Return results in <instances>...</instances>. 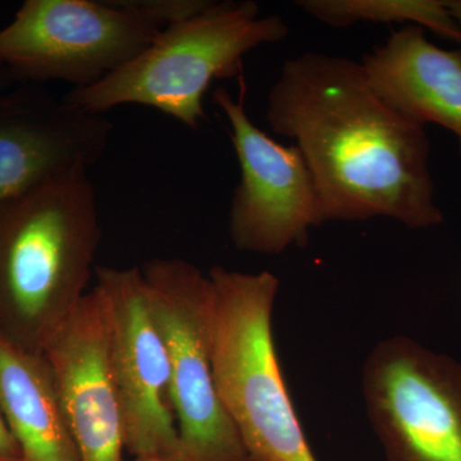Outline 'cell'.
I'll return each instance as SVG.
<instances>
[{"instance_id": "cell-1", "label": "cell", "mask_w": 461, "mask_h": 461, "mask_svg": "<svg viewBox=\"0 0 461 461\" xmlns=\"http://www.w3.org/2000/svg\"><path fill=\"white\" fill-rule=\"evenodd\" d=\"M266 118L296 141L326 221L387 217L411 229L444 221L424 126L378 95L362 63L323 53L287 59Z\"/></svg>"}, {"instance_id": "cell-12", "label": "cell", "mask_w": 461, "mask_h": 461, "mask_svg": "<svg viewBox=\"0 0 461 461\" xmlns=\"http://www.w3.org/2000/svg\"><path fill=\"white\" fill-rule=\"evenodd\" d=\"M373 89L414 122L454 133L461 153V50H441L408 25L363 58Z\"/></svg>"}, {"instance_id": "cell-16", "label": "cell", "mask_w": 461, "mask_h": 461, "mask_svg": "<svg viewBox=\"0 0 461 461\" xmlns=\"http://www.w3.org/2000/svg\"><path fill=\"white\" fill-rule=\"evenodd\" d=\"M446 5L461 26V0H446Z\"/></svg>"}, {"instance_id": "cell-17", "label": "cell", "mask_w": 461, "mask_h": 461, "mask_svg": "<svg viewBox=\"0 0 461 461\" xmlns=\"http://www.w3.org/2000/svg\"><path fill=\"white\" fill-rule=\"evenodd\" d=\"M14 83L9 76L7 69L5 67L0 66V91L11 89Z\"/></svg>"}, {"instance_id": "cell-9", "label": "cell", "mask_w": 461, "mask_h": 461, "mask_svg": "<svg viewBox=\"0 0 461 461\" xmlns=\"http://www.w3.org/2000/svg\"><path fill=\"white\" fill-rule=\"evenodd\" d=\"M239 99L214 90L213 102L230 126L241 178L233 191L230 233L240 250L281 254L304 245L312 227L326 221L311 169L296 145L285 147L253 123L245 108V84Z\"/></svg>"}, {"instance_id": "cell-13", "label": "cell", "mask_w": 461, "mask_h": 461, "mask_svg": "<svg viewBox=\"0 0 461 461\" xmlns=\"http://www.w3.org/2000/svg\"><path fill=\"white\" fill-rule=\"evenodd\" d=\"M0 411L25 461H80L44 355L0 333Z\"/></svg>"}, {"instance_id": "cell-8", "label": "cell", "mask_w": 461, "mask_h": 461, "mask_svg": "<svg viewBox=\"0 0 461 461\" xmlns=\"http://www.w3.org/2000/svg\"><path fill=\"white\" fill-rule=\"evenodd\" d=\"M107 362L133 459L182 461L169 400V360L149 309L140 268L96 267Z\"/></svg>"}, {"instance_id": "cell-14", "label": "cell", "mask_w": 461, "mask_h": 461, "mask_svg": "<svg viewBox=\"0 0 461 461\" xmlns=\"http://www.w3.org/2000/svg\"><path fill=\"white\" fill-rule=\"evenodd\" d=\"M296 5L332 27L351 26L359 21L427 27L461 50V26L446 0H299Z\"/></svg>"}, {"instance_id": "cell-19", "label": "cell", "mask_w": 461, "mask_h": 461, "mask_svg": "<svg viewBox=\"0 0 461 461\" xmlns=\"http://www.w3.org/2000/svg\"><path fill=\"white\" fill-rule=\"evenodd\" d=\"M131 461H165V460H157V459H150V460L132 459Z\"/></svg>"}, {"instance_id": "cell-5", "label": "cell", "mask_w": 461, "mask_h": 461, "mask_svg": "<svg viewBox=\"0 0 461 461\" xmlns=\"http://www.w3.org/2000/svg\"><path fill=\"white\" fill-rule=\"evenodd\" d=\"M140 271L168 354L182 461H251L215 387L211 280L181 259L150 260Z\"/></svg>"}, {"instance_id": "cell-10", "label": "cell", "mask_w": 461, "mask_h": 461, "mask_svg": "<svg viewBox=\"0 0 461 461\" xmlns=\"http://www.w3.org/2000/svg\"><path fill=\"white\" fill-rule=\"evenodd\" d=\"M112 132L104 114L78 111L41 85L0 91V213L57 176L89 169Z\"/></svg>"}, {"instance_id": "cell-7", "label": "cell", "mask_w": 461, "mask_h": 461, "mask_svg": "<svg viewBox=\"0 0 461 461\" xmlns=\"http://www.w3.org/2000/svg\"><path fill=\"white\" fill-rule=\"evenodd\" d=\"M363 396L388 461H461V363L414 339L379 342Z\"/></svg>"}, {"instance_id": "cell-18", "label": "cell", "mask_w": 461, "mask_h": 461, "mask_svg": "<svg viewBox=\"0 0 461 461\" xmlns=\"http://www.w3.org/2000/svg\"><path fill=\"white\" fill-rule=\"evenodd\" d=\"M0 461H25L23 457H12V459H0Z\"/></svg>"}, {"instance_id": "cell-11", "label": "cell", "mask_w": 461, "mask_h": 461, "mask_svg": "<svg viewBox=\"0 0 461 461\" xmlns=\"http://www.w3.org/2000/svg\"><path fill=\"white\" fill-rule=\"evenodd\" d=\"M80 461H124L122 412L107 362L104 317L94 291L42 351Z\"/></svg>"}, {"instance_id": "cell-4", "label": "cell", "mask_w": 461, "mask_h": 461, "mask_svg": "<svg viewBox=\"0 0 461 461\" xmlns=\"http://www.w3.org/2000/svg\"><path fill=\"white\" fill-rule=\"evenodd\" d=\"M212 366L218 395L251 461H317L282 375L272 333L280 282L213 267Z\"/></svg>"}, {"instance_id": "cell-3", "label": "cell", "mask_w": 461, "mask_h": 461, "mask_svg": "<svg viewBox=\"0 0 461 461\" xmlns=\"http://www.w3.org/2000/svg\"><path fill=\"white\" fill-rule=\"evenodd\" d=\"M287 35L285 21L262 16L256 2H209L195 16L166 26L138 57L99 83L62 98L91 114L145 105L198 130L206 120L203 99L212 83L241 77L249 51Z\"/></svg>"}, {"instance_id": "cell-2", "label": "cell", "mask_w": 461, "mask_h": 461, "mask_svg": "<svg viewBox=\"0 0 461 461\" xmlns=\"http://www.w3.org/2000/svg\"><path fill=\"white\" fill-rule=\"evenodd\" d=\"M100 229L86 168L44 182L0 213V306L42 354L71 320L93 272Z\"/></svg>"}, {"instance_id": "cell-6", "label": "cell", "mask_w": 461, "mask_h": 461, "mask_svg": "<svg viewBox=\"0 0 461 461\" xmlns=\"http://www.w3.org/2000/svg\"><path fill=\"white\" fill-rule=\"evenodd\" d=\"M165 29L136 0H26L0 29V66L18 84L91 86Z\"/></svg>"}, {"instance_id": "cell-15", "label": "cell", "mask_w": 461, "mask_h": 461, "mask_svg": "<svg viewBox=\"0 0 461 461\" xmlns=\"http://www.w3.org/2000/svg\"><path fill=\"white\" fill-rule=\"evenodd\" d=\"M12 457L23 456H21L16 439L9 430L7 421L0 411V459H12Z\"/></svg>"}]
</instances>
